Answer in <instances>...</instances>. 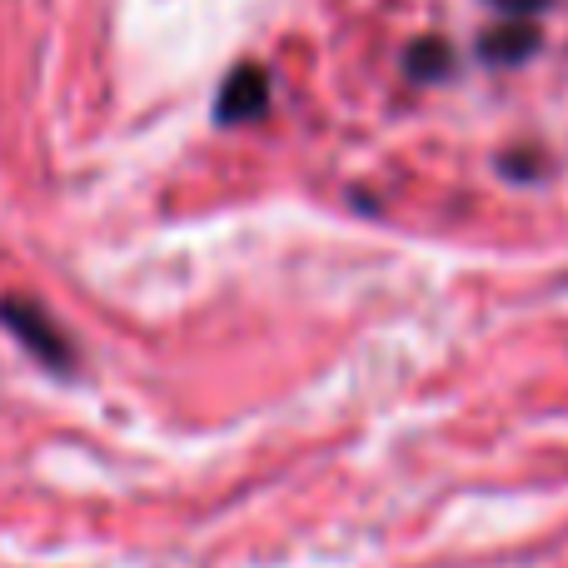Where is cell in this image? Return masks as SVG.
<instances>
[{
	"instance_id": "6da1fadb",
	"label": "cell",
	"mask_w": 568,
	"mask_h": 568,
	"mask_svg": "<svg viewBox=\"0 0 568 568\" xmlns=\"http://www.w3.org/2000/svg\"><path fill=\"white\" fill-rule=\"evenodd\" d=\"M0 324H6V329L16 334V339L26 344V349L36 354L40 364H50V369H70L75 349H70V339L55 329V320H50V314L40 310L36 300H20V294H6V300H0Z\"/></svg>"
},
{
	"instance_id": "7a4b0ae2",
	"label": "cell",
	"mask_w": 568,
	"mask_h": 568,
	"mask_svg": "<svg viewBox=\"0 0 568 568\" xmlns=\"http://www.w3.org/2000/svg\"><path fill=\"white\" fill-rule=\"evenodd\" d=\"M265 105H270V75L260 65H240L235 75L220 85V95H215V115L225 120V125L255 120Z\"/></svg>"
},
{
	"instance_id": "3957f363",
	"label": "cell",
	"mask_w": 568,
	"mask_h": 568,
	"mask_svg": "<svg viewBox=\"0 0 568 568\" xmlns=\"http://www.w3.org/2000/svg\"><path fill=\"white\" fill-rule=\"evenodd\" d=\"M524 50H534V26H524V20L499 26L484 40V55H494V60H514V55H524Z\"/></svg>"
},
{
	"instance_id": "277c9868",
	"label": "cell",
	"mask_w": 568,
	"mask_h": 568,
	"mask_svg": "<svg viewBox=\"0 0 568 568\" xmlns=\"http://www.w3.org/2000/svg\"><path fill=\"white\" fill-rule=\"evenodd\" d=\"M444 60H449V50H444L439 40H419V45H409V75L414 80L444 75Z\"/></svg>"
},
{
	"instance_id": "5b68a950",
	"label": "cell",
	"mask_w": 568,
	"mask_h": 568,
	"mask_svg": "<svg viewBox=\"0 0 568 568\" xmlns=\"http://www.w3.org/2000/svg\"><path fill=\"white\" fill-rule=\"evenodd\" d=\"M494 6L514 10V16H529V10H539V6H544V0H494Z\"/></svg>"
}]
</instances>
